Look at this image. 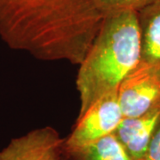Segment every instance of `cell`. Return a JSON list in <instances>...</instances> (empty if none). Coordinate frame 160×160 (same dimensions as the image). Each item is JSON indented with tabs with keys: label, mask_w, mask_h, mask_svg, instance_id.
Instances as JSON below:
<instances>
[{
	"label": "cell",
	"mask_w": 160,
	"mask_h": 160,
	"mask_svg": "<svg viewBox=\"0 0 160 160\" xmlns=\"http://www.w3.org/2000/svg\"><path fill=\"white\" fill-rule=\"evenodd\" d=\"M145 160H160V119L150 140Z\"/></svg>",
	"instance_id": "cell-10"
},
{
	"label": "cell",
	"mask_w": 160,
	"mask_h": 160,
	"mask_svg": "<svg viewBox=\"0 0 160 160\" xmlns=\"http://www.w3.org/2000/svg\"><path fill=\"white\" fill-rule=\"evenodd\" d=\"M124 118H137L160 109V68L139 63L118 88Z\"/></svg>",
	"instance_id": "cell-3"
},
{
	"label": "cell",
	"mask_w": 160,
	"mask_h": 160,
	"mask_svg": "<svg viewBox=\"0 0 160 160\" xmlns=\"http://www.w3.org/2000/svg\"><path fill=\"white\" fill-rule=\"evenodd\" d=\"M158 0H92L103 16L122 11L139 12Z\"/></svg>",
	"instance_id": "cell-9"
},
{
	"label": "cell",
	"mask_w": 160,
	"mask_h": 160,
	"mask_svg": "<svg viewBox=\"0 0 160 160\" xmlns=\"http://www.w3.org/2000/svg\"><path fill=\"white\" fill-rule=\"evenodd\" d=\"M65 152L73 160H132L114 132Z\"/></svg>",
	"instance_id": "cell-8"
},
{
	"label": "cell",
	"mask_w": 160,
	"mask_h": 160,
	"mask_svg": "<svg viewBox=\"0 0 160 160\" xmlns=\"http://www.w3.org/2000/svg\"><path fill=\"white\" fill-rule=\"evenodd\" d=\"M104 16L92 0H0V38L42 61L79 65Z\"/></svg>",
	"instance_id": "cell-1"
},
{
	"label": "cell",
	"mask_w": 160,
	"mask_h": 160,
	"mask_svg": "<svg viewBox=\"0 0 160 160\" xmlns=\"http://www.w3.org/2000/svg\"><path fill=\"white\" fill-rule=\"evenodd\" d=\"M160 119V109L137 118H123L114 134L132 160H145L150 140Z\"/></svg>",
	"instance_id": "cell-6"
},
{
	"label": "cell",
	"mask_w": 160,
	"mask_h": 160,
	"mask_svg": "<svg viewBox=\"0 0 160 160\" xmlns=\"http://www.w3.org/2000/svg\"><path fill=\"white\" fill-rule=\"evenodd\" d=\"M141 62L160 68V0L138 12Z\"/></svg>",
	"instance_id": "cell-7"
},
{
	"label": "cell",
	"mask_w": 160,
	"mask_h": 160,
	"mask_svg": "<svg viewBox=\"0 0 160 160\" xmlns=\"http://www.w3.org/2000/svg\"><path fill=\"white\" fill-rule=\"evenodd\" d=\"M141 62L138 12L122 11L104 17L77 76L79 115L98 99L118 90L121 82Z\"/></svg>",
	"instance_id": "cell-2"
},
{
	"label": "cell",
	"mask_w": 160,
	"mask_h": 160,
	"mask_svg": "<svg viewBox=\"0 0 160 160\" xmlns=\"http://www.w3.org/2000/svg\"><path fill=\"white\" fill-rule=\"evenodd\" d=\"M123 118L118 90L103 95L84 114L78 116L71 133L65 139V151L80 148L114 132Z\"/></svg>",
	"instance_id": "cell-4"
},
{
	"label": "cell",
	"mask_w": 160,
	"mask_h": 160,
	"mask_svg": "<svg viewBox=\"0 0 160 160\" xmlns=\"http://www.w3.org/2000/svg\"><path fill=\"white\" fill-rule=\"evenodd\" d=\"M65 139L50 126L12 139L0 150V160H63Z\"/></svg>",
	"instance_id": "cell-5"
}]
</instances>
